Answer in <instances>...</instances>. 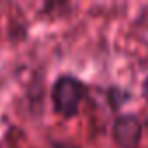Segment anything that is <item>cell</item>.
Returning <instances> with one entry per match:
<instances>
[{
  "instance_id": "4",
  "label": "cell",
  "mask_w": 148,
  "mask_h": 148,
  "mask_svg": "<svg viewBox=\"0 0 148 148\" xmlns=\"http://www.w3.org/2000/svg\"><path fill=\"white\" fill-rule=\"evenodd\" d=\"M141 94H143V98L148 101V73H146V77H145V80H143V84H141Z\"/></svg>"
},
{
  "instance_id": "2",
  "label": "cell",
  "mask_w": 148,
  "mask_h": 148,
  "mask_svg": "<svg viewBox=\"0 0 148 148\" xmlns=\"http://www.w3.org/2000/svg\"><path fill=\"white\" fill-rule=\"evenodd\" d=\"M143 120L134 113H119L112 122V139L119 148H139Z\"/></svg>"
},
{
  "instance_id": "3",
  "label": "cell",
  "mask_w": 148,
  "mask_h": 148,
  "mask_svg": "<svg viewBox=\"0 0 148 148\" xmlns=\"http://www.w3.org/2000/svg\"><path fill=\"white\" fill-rule=\"evenodd\" d=\"M105 98H106V103L110 106V110L113 113H119L131 99H132V94L129 89L125 87H120V86H110L106 87L105 91Z\"/></svg>"
},
{
  "instance_id": "5",
  "label": "cell",
  "mask_w": 148,
  "mask_h": 148,
  "mask_svg": "<svg viewBox=\"0 0 148 148\" xmlns=\"http://www.w3.org/2000/svg\"><path fill=\"white\" fill-rule=\"evenodd\" d=\"M0 148H2V146H0Z\"/></svg>"
},
{
  "instance_id": "1",
  "label": "cell",
  "mask_w": 148,
  "mask_h": 148,
  "mask_svg": "<svg viewBox=\"0 0 148 148\" xmlns=\"http://www.w3.org/2000/svg\"><path fill=\"white\" fill-rule=\"evenodd\" d=\"M89 94V84L82 79L61 73L58 75L51 86V105L56 115L64 120H71L80 113V106Z\"/></svg>"
}]
</instances>
